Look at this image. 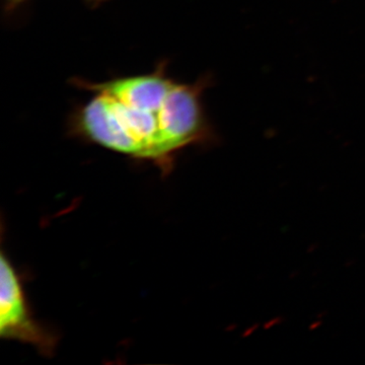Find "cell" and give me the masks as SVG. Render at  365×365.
Masks as SVG:
<instances>
[{
  "mask_svg": "<svg viewBox=\"0 0 365 365\" xmlns=\"http://www.w3.org/2000/svg\"><path fill=\"white\" fill-rule=\"evenodd\" d=\"M209 81L203 78L193 85L175 83L158 111L163 174H169L178 153L187 146L215 140L202 104V93Z\"/></svg>",
  "mask_w": 365,
  "mask_h": 365,
  "instance_id": "cell-1",
  "label": "cell"
},
{
  "mask_svg": "<svg viewBox=\"0 0 365 365\" xmlns=\"http://www.w3.org/2000/svg\"><path fill=\"white\" fill-rule=\"evenodd\" d=\"M0 336L32 345L44 356H52L58 343L56 334L34 317L23 278L4 250L0 258Z\"/></svg>",
  "mask_w": 365,
  "mask_h": 365,
  "instance_id": "cell-2",
  "label": "cell"
},
{
  "mask_svg": "<svg viewBox=\"0 0 365 365\" xmlns=\"http://www.w3.org/2000/svg\"><path fill=\"white\" fill-rule=\"evenodd\" d=\"M97 93L76 113L72 130L90 143L130 157V143L113 108L111 97L102 91Z\"/></svg>",
  "mask_w": 365,
  "mask_h": 365,
  "instance_id": "cell-3",
  "label": "cell"
},
{
  "mask_svg": "<svg viewBox=\"0 0 365 365\" xmlns=\"http://www.w3.org/2000/svg\"><path fill=\"white\" fill-rule=\"evenodd\" d=\"M86 88L102 91L116 98L122 104L141 111L158 114L174 86L175 81L165 76L163 67L144 76L118 78L103 83H79Z\"/></svg>",
  "mask_w": 365,
  "mask_h": 365,
  "instance_id": "cell-4",
  "label": "cell"
},
{
  "mask_svg": "<svg viewBox=\"0 0 365 365\" xmlns=\"http://www.w3.org/2000/svg\"><path fill=\"white\" fill-rule=\"evenodd\" d=\"M23 1H25V0H7V4H9V9H14V7H16ZM88 1L98 4V2L103 1V0H88Z\"/></svg>",
  "mask_w": 365,
  "mask_h": 365,
  "instance_id": "cell-5",
  "label": "cell"
}]
</instances>
